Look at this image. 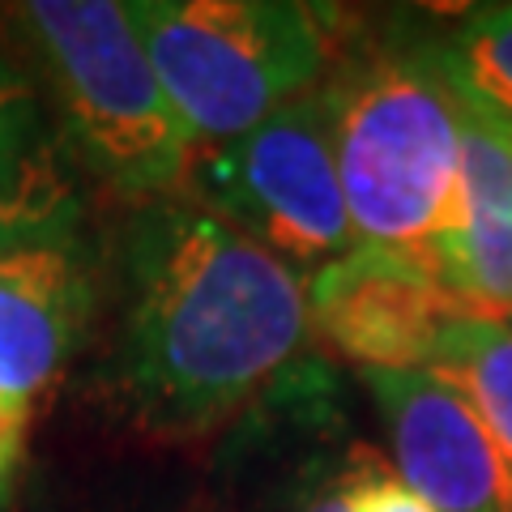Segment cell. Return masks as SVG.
<instances>
[{"mask_svg": "<svg viewBox=\"0 0 512 512\" xmlns=\"http://www.w3.org/2000/svg\"><path fill=\"white\" fill-rule=\"evenodd\" d=\"M120 265L111 376L124 410L158 436L222 427L312 342L308 282L192 201L141 205Z\"/></svg>", "mask_w": 512, "mask_h": 512, "instance_id": "6da1fadb", "label": "cell"}, {"mask_svg": "<svg viewBox=\"0 0 512 512\" xmlns=\"http://www.w3.org/2000/svg\"><path fill=\"white\" fill-rule=\"evenodd\" d=\"M333 158L355 248L436 274L461 197V94L431 39H376L333 56L325 82Z\"/></svg>", "mask_w": 512, "mask_h": 512, "instance_id": "7a4b0ae2", "label": "cell"}, {"mask_svg": "<svg viewBox=\"0 0 512 512\" xmlns=\"http://www.w3.org/2000/svg\"><path fill=\"white\" fill-rule=\"evenodd\" d=\"M18 26L77 158L137 205L184 201L197 141L158 82L128 0H35L18 5Z\"/></svg>", "mask_w": 512, "mask_h": 512, "instance_id": "3957f363", "label": "cell"}, {"mask_svg": "<svg viewBox=\"0 0 512 512\" xmlns=\"http://www.w3.org/2000/svg\"><path fill=\"white\" fill-rule=\"evenodd\" d=\"M171 107L197 146L244 137L325 82L342 18L299 0H128Z\"/></svg>", "mask_w": 512, "mask_h": 512, "instance_id": "277c9868", "label": "cell"}, {"mask_svg": "<svg viewBox=\"0 0 512 512\" xmlns=\"http://www.w3.org/2000/svg\"><path fill=\"white\" fill-rule=\"evenodd\" d=\"M184 201L210 210L308 282L355 248L320 86L244 137L197 146Z\"/></svg>", "mask_w": 512, "mask_h": 512, "instance_id": "5b68a950", "label": "cell"}, {"mask_svg": "<svg viewBox=\"0 0 512 512\" xmlns=\"http://www.w3.org/2000/svg\"><path fill=\"white\" fill-rule=\"evenodd\" d=\"M312 333L359 372H427L444 329L466 308L427 265L350 248L308 278Z\"/></svg>", "mask_w": 512, "mask_h": 512, "instance_id": "8992f818", "label": "cell"}, {"mask_svg": "<svg viewBox=\"0 0 512 512\" xmlns=\"http://www.w3.org/2000/svg\"><path fill=\"white\" fill-rule=\"evenodd\" d=\"M397 478L436 512H512V474L478 414L431 372H359Z\"/></svg>", "mask_w": 512, "mask_h": 512, "instance_id": "52a82bcc", "label": "cell"}, {"mask_svg": "<svg viewBox=\"0 0 512 512\" xmlns=\"http://www.w3.org/2000/svg\"><path fill=\"white\" fill-rule=\"evenodd\" d=\"M90 312L94 278L82 244L0 261V397L30 410L82 346Z\"/></svg>", "mask_w": 512, "mask_h": 512, "instance_id": "ba28073f", "label": "cell"}, {"mask_svg": "<svg viewBox=\"0 0 512 512\" xmlns=\"http://www.w3.org/2000/svg\"><path fill=\"white\" fill-rule=\"evenodd\" d=\"M461 197L436 278L474 316L512 312V128L461 103Z\"/></svg>", "mask_w": 512, "mask_h": 512, "instance_id": "9c48e42d", "label": "cell"}, {"mask_svg": "<svg viewBox=\"0 0 512 512\" xmlns=\"http://www.w3.org/2000/svg\"><path fill=\"white\" fill-rule=\"evenodd\" d=\"M427 372L461 393L512 474V329L495 316H457L444 329Z\"/></svg>", "mask_w": 512, "mask_h": 512, "instance_id": "30bf717a", "label": "cell"}, {"mask_svg": "<svg viewBox=\"0 0 512 512\" xmlns=\"http://www.w3.org/2000/svg\"><path fill=\"white\" fill-rule=\"evenodd\" d=\"M82 192L47 146L30 163L0 184V261H13L35 248L77 244L82 231Z\"/></svg>", "mask_w": 512, "mask_h": 512, "instance_id": "8fae6325", "label": "cell"}, {"mask_svg": "<svg viewBox=\"0 0 512 512\" xmlns=\"http://www.w3.org/2000/svg\"><path fill=\"white\" fill-rule=\"evenodd\" d=\"M436 43L461 103L512 128V5L470 9Z\"/></svg>", "mask_w": 512, "mask_h": 512, "instance_id": "7c38bea8", "label": "cell"}, {"mask_svg": "<svg viewBox=\"0 0 512 512\" xmlns=\"http://www.w3.org/2000/svg\"><path fill=\"white\" fill-rule=\"evenodd\" d=\"M47 150L43 107L22 69L0 56V184L13 180L30 158Z\"/></svg>", "mask_w": 512, "mask_h": 512, "instance_id": "4fadbf2b", "label": "cell"}, {"mask_svg": "<svg viewBox=\"0 0 512 512\" xmlns=\"http://www.w3.org/2000/svg\"><path fill=\"white\" fill-rule=\"evenodd\" d=\"M346 508H350V512H436L419 491H410L402 478H397V474H384V470L350 474Z\"/></svg>", "mask_w": 512, "mask_h": 512, "instance_id": "5bb4252c", "label": "cell"}, {"mask_svg": "<svg viewBox=\"0 0 512 512\" xmlns=\"http://www.w3.org/2000/svg\"><path fill=\"white\" fill-rule=\"evenodd\" d=\"M26 414L22 406H13L0 397V495H5L13 470H18V457H22V436H26Z\"/></svg>", "mask_w": 512, "mask_h": 512, "instance_id": "9a60e30c", "label": "cell"}, {"mask_svg": "<svg viewBox=\"0 0 512 512\" xmlns=\"http://www.w3.org/2000/svg\"><path fill=\"white\" fill-rule=\"evenodd\" d=\"M346 491H350V474H333L320 478L308 491H299L286 512H350L346 508Z\"/></svg>", "mask_w": 512, "mask_h": 512, "instance_id": "2e32d148", "label": "cell"}, {"mask_svg": "<svg viewBox=\"0 0 512 512\" xmlns=\"http://www.w3.org/2000/svg\"><path fill=\"white\" fill-rule=\"evenodd\" d=\"M500 320H504V325H508V329H512V312H508V316H500Z\"/></svg>", "mask_w": 512, "mask_h": 512, "instance_id": "e0dca14e", "label": "cell"}]
</instances>
